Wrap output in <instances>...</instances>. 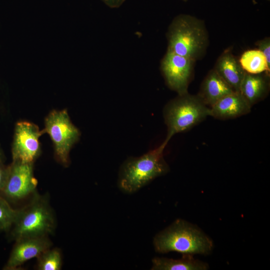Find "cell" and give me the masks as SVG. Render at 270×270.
<instances>
[{
  "label": "cell",
  "mask_w": 270,
  "mask_h": 270,
  "mask_svg": "<svg viewBox=\"0 0 270 270\" xmlns=\"http://www.w3.org/2000/svg\"><path fill=\"white\" fill-rule=\"evenodd\" d=\"M256 45L258 50L262 52L265 56L268 64L270 66V38H266L258 41Z\"/></svg>",
  "instance_id": "obj_19"
},
{
  "label": "cell",
  "mask_w": 270,
  "mask_h": 270,
  "mask_svg": "<svg viewBox=\"0 0 270 270\" xmlns=\"http://www.w3.org/2000/svg\"><path fill=\"white\" fill-rule=\"evenodd\" d=\"M268 90L266 78L259 74L246 72L242 81L240 93L252 106L263 98Z\"/></svg>",
  "instance_id": "obj_14"
},
{
  "label": "cell",
  "mask_w": 270,
  "mask_h": 270,
  "mask_svg": "<svg viewBox=\"0 0 270 270\" xmlns=\"http://www.w3.org/2000/svg\"><path fill=\"white\" fill-rule=\"evenodd\" d=\"M168 143L164 141L158 148L138 158H130L122 164L118 184L124 191L132 193L158 176L166 174L168 166L163 152Z\"/></svg>",
  "instance_id": "obj_3"
},
{
  "label": "cell",
  "mask_w": 270,
  "mask_h": 270,
  "mask_svg": "<svg viewBox=\"0 0 270 270\" xmlns=\"http://www.w3.org/2000/svg\"><path fill=\"white\" fill-rule=\"evenodd\" d=\"M18 210L14 209L8 202L0 196V230L6 231L15 222Z\"/></svg>",
  "instance_id": "obj_18"
},
{
  "label": "cell",
  "mask_w": 270,
  "mask_h": 270,
  "mask_svg": "<svg viewBox=\"0 0 270 270\" xmlns=\"http://www.w3.org/2000/svg\"><path fill=\"white\" fill-rule=\"evenodd\" d=\"M184 0V1H186V0Z\"/></svg>",
  "instance_id": "obj_22"
},
{
  "label": "cell",
  "mask_w": 270,
  "mask_h": 270,
  "mask_svg": "<svg viewBox=\"0 0 270 270\" xmlns=\"http://www.w3.org/2000/svg\"><path fill=\"white\" fill-rule=\"evenodd\" d=\"M155 250L160 253L176 252L183 254H208L213 248L210 238L199 228L182 220H176L154 238Z\"/></svg>",
  "instance_id": "obj_1"
},
{
  "label": "cell",
  "mask_w": 270,
  "mask_h": 270,
  "mask_svg": "<svg viewBox=\"0 0 270 270\" xmlns=\"http://www.w3.org/2000/svg\"></svg>",
  "instance_id": "obj_24"
},
{
  "label": "cell",
  "mask_w": 270,
  "mask_h": 270,
  "mask_svg": "<svg viewBox=\"0 0 270 270\" xmlns=\"http://www.w3.org/2000/svg\"><path fill=\"white\" fill-rule=\"evenodd\" d=\"M214 70L234 91L239 92L246 72L231 52L228 51L222 54Z\"/></svg>",
  "instance_id": "obj_13"
},
{
  "label": "cell",
  "mask_w": 270,
  "mask_h": 270,
  "mask_svg": "<svg viewBox=\"0 0 270 270\" xmlns=\"http://www.w3.org/2000/svg\"><path fill=\"white\" fill-rule=\"evenodd\" d=\"M8 167H6L2 160V155H0V192H2L4 186L7 175Z\"/></svg>",
  "instance_id": "obj_20"
},
{
  "label": "cell",
  "mask_w": 270,
  "mask_h": 270,
  "mask_svg": "<svg viewBox=\"0 0 270 270\" xmlns=\"http://www.w3.org/2000/svg\"><path fill=\"white\" fill-rule=\"evenodd\" d=\"M209 116L210 108L198 96L188 92L178 94L164 109V117L168 128L164 142L168 143L174 135L190 130Z\"/></svg>",
  "instance_id": "obj_4"
},
{
  "label": "cell",
  "mask_w": 270,
  "mask_h": 270,
  "mask_svg": "<svg viewBox=\"0 0 270 270\" xmlns=\"http://www.w3.org/2000/svg\"><path fill=\"white\" fill-rule=\"evenodd\" d=\"M43 134H48L54 147L56 160L64 166L69 163V153L78 142L80 133L71 122L66 110H53L44 120Z\"/></svg>",
  "instance_id": "obj_6"
},
{
  "label": "cell",
  "mask_w": 270,
  "mask_h": 270,
  "mask_svg": "<svg viewBox=\"0 0 270 270\" xmlns=\"http://www.w3.org/2000/svg\"><path fill=\"white\" fill-rule=\"evenodd\" d=\"M1 154L0 152V155Z\"/></svg>",
  "instance_id": "obj_23"
},
{
  "label": "cell",
  "mask_w": 270,
  "mask_h": 270,
  "mask_svg": "<svg viewBox=\"0 0 270 270\" xmlns=\"http://www.w3.org/2000/svg\"><path fill=\"white\" fill-rule=\"evenodd\" d=\"M168 50L194 60L204 54L208 36L203 22L188 14L176 16L167 32Z\"/></svg>",
  "instance_id": "obj_2"
},
{
  "label": "cell",
  "mask_w": 270,
  "mask_h": 270,
  "mask_svg": "<svg viewBox=\"0 0 270 270\" xmlns=\"http://www.w3.org/2000/svg\"><path fill=\"white\" fill-rule=\"evenodd\" d=\"M195 60L167 52L161 62V70L168 86L178 95L188 92Z\"/></svg>",
  "instance_id": "obj_9"
},
{
  "label": "cell",
  "mask_w": 270,
  "mask_h": 270,
  "mask_svg": "<svg viewBox=\"0 0 270 270\" xmlns=\"http://www.w3.org/2000/svg\"><path fill=\"white\" fill-rule=\"evenodd\" d=\"M252 106L240 92L229 94L210 107V116L219 119H229L250 112Z\"/></svg>",
  "instance_id": "obj_11"
},
{
  "label": "cell",
  "mask_w": 270,
  "mask_h": 270,
  "mask_svg": "<svg viewBox=\"0 0 270 270\" xmlns=\"http://www.w3.org/2000/svg\"><path fill=\"white\" fill-rule=\"evenodd\" d=\"M16 241L3 270L18 269L25 262L32 258H36L52 246L48 236L22 238Z\"/></svg>",
  "instance_id": "obj_10"
},
{
  "label": "cell",
  "mask_w": 270,
  "mask_h": 270,
  "mask_svg": "<svg viewBox=\"0 0 270 270\" xmlns=\"http://www.w3.org/2000/svg\"><path fill=\"white\" fill-rule=\"evenodd\" d=\"M235 92L214 70H212L204 80L198 96L210 108L223 97Z\"/></svg>",
  "instance_id": "obj_12"
},
{
  "label": "cell",
  "mask_w": 270,
  "mask_h": 270,
  "mask_svg": "<svg viewBox=\"0 0 270 270\" xmlns=\"http://www.w3.org/2000/svg\"><path fill=\"white\" fill-rule=\"evenodd\" d=\"M244 70L250 74H259L270 72V66L261 51L258 50H251L245 52L242 55L240 61Z\"/></svg>",
  "instance_id": "obj_16"
},
{
  "label": "cell",
  "mask_w": 270,
  "mask_h": 270,
  "mask_svg": "<svg viewBox=\"0 0 270 270\" xmlns=\"http://www.w3.org/2000/svg\"><path fill=\"white\" fill-rule=\"evenodd\" d=\"M108 6L112 8L120 6L126 0H102Z\"/></svg>",
  "instance_id": "obj_21"
},
{
  "label": "cell",
  "mask_w": 270,
  "mask_h": 270,
  "mask_svg": "<svg viewBox=\"0 0 270 270\" xmlns=\"http://www.w3.org/2000/svg\"><path fill=\"white\" fill-rule=\"evenodd\" d=\"M42 134L32 122H16L12 150V160L34 164L40 152L39 138Z\"/></svg>",
  "instance_id": "obj_7"
},
{
  "label": "cell",
  "mask_w": 270,
  "mask_h": 270,
  "mask_svg": "<svg viewBox=\"0 0 270 270\" xmlns=\"http://www.w3.org/2000/svg\"><path fill=\"white\" fill-rule=\"evenodd\" d=\"M37 185L38 180L34 175L33 164L12 160L8 167L2 192L8 198L18 200L34 194Z\"/></svg>",
  "instance_id": "obj_8"
},
{
  "label": "cell",
  "mask_w": 270,
  "mask_h": 270,
  "mask_svg": "<svg viewBox=\"0 0 270 270\" xmlns=\"http://www.w3.org/2000/svg\"><path fill=\"white\" fill-rule=\"evenodd\" d=\"M36 258L38 270H60L62 268V255L58 248H50L40 254Z\"/></svg>",
  "instance_id": "obj_17"
},
{
  "label": "cell",
  "mask_w": 270,
  "mask_h": 270,
  "mask_svg": "<svg viewBox=\"0 0 270 270\" xmlns=\"http://www.w3.org/2000/svg\"><path fill=\"white\" fill-rule=\"evenodd\" d=\"M178 260L164 258H156L152 260L154 270H206L208 268L206 263L194 259L192 254H184Z\"/></svg>",
  "instance_id": "obj_15"
},
{
  "label": "cell",
  "mask_w": 270,
  "mask_h": 270,
  "mask_svg": "<svg viewBox=\"0 0 270 270\" xmlns=\"http://www.w3.org/2000/svg\"><path fill=\"white\" fill-rule=\"evenodd\" d=\"M53 211L46 196L36 194L24 207L18 210L12 236L15 240L25 237L48 236L55 228Z\"/></svg>",
  "instance_id": "obj_5"
}]
</instances>
